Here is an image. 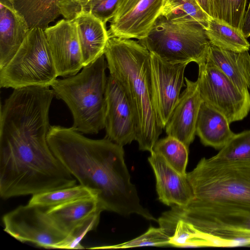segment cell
Masks as SVG:
<instances>
[{
  "label": "cell",
  "mask_w": 250,
  "mask_h": 250,
  "mask_svg": "<svg viewBox=\"0 0 250 250\" xmlns=\"http://www.w3.org/2000/svg\"><path fill=\"white\" fill-rule=\"evenodd\" d=\"M247 0H212L216 19L240 30Z\"/></svg>",
  "instance_id": "cell-28"
},
{
  "label": "cell",
  "mask_w": 250,
  "mask_h": 250,
  "mask_svg": "<svg viewBox=\"0 0 250 250\" xmlns=\"http://www.w3.org/2000/svg\"><path fill=\"white\" fill-rule=\"evenodd\" d=\"M49 146L80 184L97 196L99 208L123 216L157 221L141 204L124 159L123 146L105 138H87L72 127L50 126Z\"/></svg>",
  "instance_id": "cell-2"
},
{
  "label": "cell",
  "mask_w": 250,
  "mask_h": 250,
  "mask_svg": "<svg viewBox=\"0 0 250 250\" xmlns=\"http://www.w3.org/2000/svg\"><path fill=\"white\" fill-rule=\"evenodd\" d=\"M104 55L110 75L121 84L132 104L139 148L151 153L163 128L154 106L150 52L138 41L112 37Z\"/></svg>",
  "instance_id": "cell-3"
},
{
  "label": "cell",
  "mask_w": 250,
  "mask_h": 250,
  "mask_svg": "<svg viewBox=\"0 0 250 250\" xmlns=\"http://www.w3.org/2000/svg\"><path fill=\"white\" fill-rule=\"evenodd\" d=\"M59 76L76 75L83 68L77 27L74 20H62L44 30Z\"/></svg>",
  "instance_id": "cell-13"
},
{
  "label": "cell",
  "mask_w": 250,
  "mask_h": 250,
  "mask_svg": "<svg viewBox=\"0 0 250 250\" xmlns=\"http://www.w3.org/2000/svg\"><path fill=\"white\" fill-rule=\"evenodd\" d=\"M202 9L211 18L216 19L212 0H197Z\"/></svg>",
  "instance_id": "cell-35"
},
{
  "label": "cell",
  "mask_w": 250,
  "mask_h": 250,
  "mask_svg": "<svg viewBox=\"0 0 250 250\" xmlns=\"http://www.w3.org/2000/svg\"><path fill=\"white\" fill-rule=\"evenodd\" d=\"M230 123L221 112L202 102L196 125V134L205 146L221 149L234 135Z\"/></svg>",
  "instance_id": "cell-20"
},
{
  "label": "cell",
  "mask_w": 250,
  "mask_h": 250,
  "mask_svg": "<svg viewBox=\"0 0 250 250\" xmlns=\"http://www.w3.org/2000/svg\"><path fill=\"white\" fill-rule=\"evenodd\" d=\"M90 0H63L61 11L62 15L67 20H73L80 12L81 8Z\"/></svg>",
  "instance_id": "cell-32"
},
{
  "label": "cell",
  "mask_w": 250,
  "mask_h": 250,
  "mask_svg": "<svg viewBox=\"0 0 250 250\" xmlns=\"http://www.w3.org/2000/svg\"><path fill=\"white\" fill-rule=\"evenodd\" d=\"M99 210L102 211L97 199L93 197L52 207L46 212L54 224L68 236L79 225Z\"/></svg>",
  "instance_id": "cell-21"
},
{
  "label": "cell",
  "mask_w": 250,
  "mask_h": 250,
  "mask_svg": "<svg viewBox=\"0 0 250 250\" xmlns=\"http://www.w3.org/2000/svg\"><path fill=\"white\" fill-rule=\"evenodd\" d=\"M104 55L84 66L76 75L56 79L51 87L54 96L71 111L72 127L83 134H97L104 128L107 68Z\"/></svg>",
  "instance_id": "cell-5"
},
{
  "label": "cell",
  "mask_w": 250,
  "mask_h": 250,
  "mask_svg": "<svg viewBox=\"0 0 250 250\" xmlns=\"http://www.w3.org/2000/svg\"><path fill=\"white\" fill-rule=\"evenodd\" d=\"M63 0H13L16 9L23 16L30 28L43 30L61 15Z\"/></svg>",
  "instance_id": "cell-22"
},
{
  "label": "cell",
  "mask_w": 250,
  "mask_h": 250,
  "mask_svg": "<svg viewBox=\"0 0 250 250\" xmlns=\"http://www.w3.org/2000/svg\"><path fill=\"white\" fill-rule=\"evenodd\" d=\"M30 29L13 0H0V69L16 53Z\"/></svg>",
  "instance_id": "cell-17"
},
{
  "label": "cell",
  "mask_w": 250,
  "mask_h": 250,
  "mask_svg": "<svg viewBox=\"0 0 250 250\" xmlns=\"http://www.w3.org/2000/svg\"><path fill=\"white\" fill-rule=\"evenodd\" d=\"M58 76L44 30L33 28L13 57L0 69V86L49 87Z\"/></svg>",
  "instance_id": "cell-8"
},
{
  "label": "cell",
  "mask_w": 250,
  "mask_h": 250,
  "mask_svg": "<svg viewBox=\"0 0 250 250\" xmlns=\"http://www.w3.org/2000/svg\"><path fill=\"white\" fill-rule=\"evenodd\" d=\"M197 79L203 101L223 114L230 124L243 120L250 111V93L240 90L212 63L199 65Z\"/></svg>",
  "instance_id": "cell-9"
},
{
  "label": "cell",
  "mask_w": 250,
  "mask_h": 250,
  "mask_svg": "<svg viewBox=\"0 0 250 250\" xmlns=\"http://www.w3.org/2000/svg\"><path fill=\"white\" fill-rule=\"evenodd\" d=\"M188 63H172L150 53L154 106L161 127L165 128L178 103L184 84Z\"/></svg>",
  "instance_id": "cell-11"
},
{
  "label": "cell",
  "mask_w": 250,
  "mask_h": 250,
  "mask_svg": "<svg viewBox=\"0 0 250 250\" xmlns=\"http://www.w3.org/2000/svg\"><path fill=\"white\" fill-rule=\"evenodd\" d=\"M49 87L14 89L0 106V195L3 199L76 185V179L51 150L47 141Z\"/></svg>",
  "instance_id": "cell-1"
},
{
  "label": "cell",
  "mask_w": 250,
  "mask_h": 250,
  "mask_svg": "<svg viewBox=\"0 0 250 250\" xmlns=\"http://www.w3.org/2000/svg\"><path fill=\"white\" fill-rule=\"evenodd\" d=\"M206 34L211 44L220 48L241 52L249 51L250 44L240 30L210 18Z\"/></svg>",
  "instance_id": "cell-23"
},
{
  "label": "cell",
  "mask_w": 250,
  "mask_h": 250,
  "mask_svg": "<svg viewBox=\"0 0 250 250\" xmlns=\"http://www.w3.org/2000/svg\"><path fill=\"white\" fill-rule=\"evenodd\" d=\"M120 0H90L81 8L80 11H88L106 24L114 17Z\"/></svg>",
  "instance_id": "cell-31"
},
{
  "label": "cell",
  "mask_w": 250,
  "mask_h": 250,
  "mask_svg": "<svg viewBox=\"0 0 250 250\" xmlns=\"http://www.w3.org/2000/svg\"><path fill=\"white\" fill-rule=\"evenodd\" d=\"M186 88L165 129L168 136L174 137L189 148L196 135V125L201 104L197 81L185 78Z\"/></svg>",
  "instance_id": "cell-14"
},
{
  "label": "cell",
  "mask_w": 250,
  "mask_h": 250,
  "mask_svg": "<svg viewBox=\"0 0 250 250\" xmlns=\"http://www.w3.org/2000/svg\"><path fill=\"white\" fill-rule=\"evenodd\" d=\"M163 0H140L124 15L113 19L107 30L109 38H146L160 15Z\"/></svg>",
  "instance_id": "cell-16"
},
{
  "label": "cell",
  "mask_w": 250,
  "mask_h": 250,
  "mask_svg": "<svg viewBox=\"0 0 250 250\" xmlns=\"http://www.w3.org/2000/svg\"><path fill=\"white\" fill-rule=\"evenodd\" d=\"M148 51L172 63L206 62L211 45L198 22L168 20L160 15L148 35L138 40Z\"/></svg>",
  "instance_id": "cell-7"
},
{
  "label": "cell",
  "mask_w": 250,
  "mask_h": 250,
  "mask_svg": "<svg viewBox=\"0 0 250 250\" xmlns=\"http://www.w3.org/2000/svg\"><path fill=\"white\" fill-rule=\"evenodd\" d=\"M240 31L246 38L250 36V2L243 17Z\"/></svg>",
  "instance_id": "cell-34"
},
{
  "label": "cell",
  "mask_w": 250,
  "mask_h": 250,
  "mask_svg": "<svg viewBox=\"0 0 250 250\" xmlns=\"http://www.w3.org/2000/svg\"><path fill=\"white\" fill-rule=\"evenodd\" d=\"M73 20L77 27L84 66L104 55L109 38L106 24L88 11H81Z\"/></svg>",
  "instance_id": "cell-18"
},
{
  "label": "cell",
  "mask_w": 250,
  "mask_h": 250,
  "mask_svg": "<svg viewBox=\"0 0 250 250\" xmlns=\"http://www.w3.org/2000/svg\"><path fill=\"white\" fill-rule=\"evenodd\" d=\"M215 162L250 165V129L235 133L215 155Z\"/></svg>",
  "instance_id": "cell-26"
},
{
  "label": "cell",
  "mask_w": 250,
  "mask_h": 250,
  "mask_svg": "<svg viewBox=\"0 0 250 250\" xmlns=\"http://www.w3.org/2000/svg\"><path fill=\"white\" fill-rule=\"evenodd\" d=\"M169 237L161 227H151L144 234L129 241L112 246L91 248L90 249H124L128 248L169 246Z\"/></svg>",
  "instance_id": "cell-29"
},
{
  "label": "cell",
  "mask_w": 250,
  "mask_h": 250,
  "mask_svg": "<svg viewBox=\"0 0 250 250\" xmlns=\"http://www.w3.org/2000/svg\"><path fill=\"white\" fill-rule=\"evenodd\" d=\"M160 15L168 20L197 22L205 29L210 18L197 0H163Z\"/></svg>",
  "instance_id": "cell-24"
},
{
  "label": "cell",
  "mask_w": 250,
  "mask_h": 250,
  "mask_svg": "<svg viewBox=\"0 0 250 250\" xmlns=\"http://www.w3.org/2000/svg\"><path fill=\"white\" fill-rule=\"evenodd\" d=\"M175 240L181 247L250 245V211L222 205L191 202L170 209Z\"/></svg>",
  "instance_id": "cell-4"
},
{
  "label": "cell",
  "mask_w": 250,
  "mask_h": 250,
  "mask_svg": "<svg viewBox=\"0 0 250 250\" xmlns=\"http://www.w3.org/2000/svg\"><path fill=\"white\" fill-rule=\"evenodd\" d=\"M105 100V138L122 146L130 144L136 136L134 110L125 89L110 75L107 79Z\"/></svg>",
  "instance_id": "cell-12"
},
{
  "label": "cell",
  "mask_w": 250,
  "mask_h": 250,
  "mask_svg": "<svg viewBox=\"0 0 250 250\" xmlns=\"http://www.w3.org/2000/svg\"><path fill=\"white\" fill-rule=\"evenodd\" d=\"M140 0H120L113 19H117L131 9Z\"/></svg>",
  "instance_id": "cell-33"
},
{
  "label": "cell",
  "mask_w": 250,
  "mask_h": 250,
  "mask_svg": "<svg viewBox=\"0 0 250 250\" xmlns=\"http://www.w3.org/2000/svg\"><path fill=\"white\" fill-rule=\"evenodd\" d=\"M93 197L97 198L96 195L80 184L32 195L28 204L48 209L73 201Z\"/></svg>",
  "instance_id": "cell-25"
},
{
  "label": "cell",
  "mask_w": 250,
  "mask_h": 250,
  "mask_svg": "<svg viewBox=\"0 0 250 250\" xmlns=\"http://www.w3.org/2000/svg\"><path fill=\"white\" fill-rule=\"evenodd\" d=\"M188 149L180 140L167 135L156 142L152 151L161 155L179 173L186 175Z\"/></svg>",
  "instance_id": "cell-27"
},
{
  "label": "cell",
  "mask_w": 250,
  "mask_h": 250,
  "mask_svg": "<svg viewBox=\"0 0 250 250\" xmlns=\"http://www.w3.org/2000/svg\"><path fill=\"white\" fill-rule=\"evenodd\" d=\"M207 60L219 69L242 91L250 88V55L210 45Z\"/></svg>",
  "instance_id": "cell-19"
},
{
  "label": "cell",
  "mask_w": 250,
  "mask_h": 250,
  "mask_svg": "<svg viewBox=\"0 0 250 250\" xmlns=\"http://www.w3.org/2000/svg\"><path fill=\"white\" fill-rule=\"evenodd\" d=\"M47 208L21 205L4 214V230L21 242L46 249H57L68 235L60 230L46 212Z\"/></svg>",
  "instance_id": "cell-10"
},
{
  "label": "cell",
  "mask_w": 250,
  "mask_h": 250,
  "mask_svg": "<svg viewBox=\"0 0 250 250\" xmlns=\"http://www.w3.org/2000/svg\"><path fill=\"white\" fill-rule=\"evenodd\" d=\"M102 212L100 210L97 211L79 225L69 234L65 240L57 246V249H84L81 244V241L88 232L97 228Z\"/></svg>",
  "instance_id": "cell-30"
},
{
  "label": "cell",
  "mask_w": 250,
  "mask_h": 250,
  "mask_svg": "<svg viewBox=\"0 0 250 250\" xmlns=\"http://www.w3.org/2000/svg\"><path fill=\"white\" fill-rule=\"evenodd\" d=\"M187 176L193 194L191 202L250 211V165L217 163L203 158Z\"/></svg>",
  "instance_id": "cell-6"
},
{
  "label": "cell",
  "mask_w": 250,
  "mask_h": 250,
  "mask_svg": "<svg viewBox=\"0 0 250 250\" xmlns=\"http://www.w3.org/2000/svg\"><path fill=\"white\" fill-rule=\"evenodd\" d=\"M148 161L155 176L159 200L171 207L189 205L193 194L187 174L179 173L153 151L150 153Z\"/></svg>",
  "instance_id": "cell-15"
}]
</instances>
